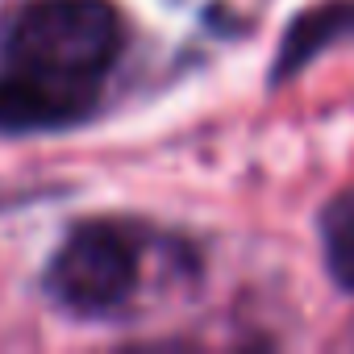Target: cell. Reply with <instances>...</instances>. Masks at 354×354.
<instances>
[{"instance_id":"6da1fadb","label":"cell","mask_w":354,"mask_h":354,"mask_svg":"<svg viewBox=\"0 0 354 354\" xmlns=\"http://www.w3.org/2000/svg\"><path fill=\"white\" fill-rule=\"evenodd\" d=\"M13 67L96 80L121 50V17L104 0H34L5 34Z\"/></svg>"},{"instance_id":"7a4b0ae2","label":"cell","mask_w":354,"mask_h":354,"mask_svg":"<svg viewBox=\"0 0 354 354\" xmlns=\"http://www.w3.org/2000/svg\"><path fill=\"white\" fill-rule=\"evenodd\" d=\"M133 279H138V246L125 230L104 221L80 225L59 246L46 271L50 296L63 308L84 317L113 313L117 304H125L133 292Z\"/></svg>"},{"instance_id":"3957f363","label":"cell","mask_w":354,"mask_h":354,"mask_svg":"<svg viewBox=\"0 0 354 354\" xmlns=\"http://www.w3.org/2000/svg\"><path fill=\"white\" fill-rule=\"evenodd\" d=\"M96 109V80L13 67L0 75V133L75 125Z\"/></svg>"},{"instance_id":"277c9868","label":"cell","mask_w":354,"mask_h":354,"mask_svg":"<svg viewBox=\"0 0 354 354\" xmlns=\"http://www.w3.org/2000/svg\"><path fill=\"white\" fill-rule=\"evenodd\" d=\"M346 38H354V0H329L321 9L300 13L279 46V63H275L271 80L283 84L292 71L308 67L329 42H346Z\"/></svg>"},{"instance_id":"5b68a950","label":"cell","mask_w":354,"mask_h":354,"mask_svg":"<svg viewBox=\"0 0 354 354\" xmlns=\"http://www.w3.org/2000/svg\"><path fill=\"white\" fill-rule=\"evenodd\" d=\"M321 242L329 275L337 279V288L354 292V192H342L321 213Z\"/></svg>"}]
</instances>
